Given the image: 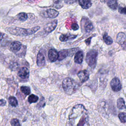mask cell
<instances>
[{
    "mask_svg": "<svg viewBox=\"0 0 126 126\" xmlns=\"http://www.w3.org/2000/svg\"><path fill=\"white\" fill-rule=\"evenodd\" d=\"M48 59L51 62H55L58 60V52L54 49H51L48 51Z\"/></svg>",
    "mask_w": 126,
    "mask_h": 126,
    "instance_id": "9c48e42d",
    "label": "cell"
},
{
    "mask_svg": "<svg viewBox=\"0 0 126 126\" xmlns=\"http://www.w3.org/2000/svg\"><path fill=\"white\" fill-rule=\"evenodd\" d=\"M81 26L85 32H89L92 31L94 29V26L91 22L87 17H83L81 22Z\"/></svg>",
    "mask_w": 126,
    "mask_h": 126,
    "instance_id": "5b68a950",
    "label": "cell"
},
{
    "mask_svg": "<svg viewBox=\"0 0 126 126\" xmlns=\"http://www.w3.org/2000/svg\"><path fill=\"white\" fill-rule=\"evenodd\" d=\"M68 118L69 126H89L88 112L82 104L75 105Z\"/></svg>",
    "mask_w": 126,
    "mask_h": 126,
    "instance_id": "6da1fadb",
    "label": "cell"
},
{
    "mask_svg": "<svg viewBox=\"0 0 126 126\" xmlns=\"http://www.w3.org/2000/svg\"><path fill=\"white\" fill-rule=\"evenodd\" d=\"M21 92L25 95H29L31 94V89L28 86H22L20 88Z\"/></svg>",
    "mask_w": 126,
    "mask_h": 126,
    "instance_id": "d4e9b609",
    "label": "cell"
},
{
    "mask_svg": "<svg viewBox=\"0 0 126 126\" xmlns=\"http://www.w3.org/2000/svg\"><path fill=\"white\" fill-rule=\"evenodd\" d=\"M76 1H77V0H64V2L68 4H72L74 2H75Z\"/></svg>",
    "mask_w": 126,
    "mask_h": 126,
    "instance_id": "4dcf8cb0",
    "label": "cell"
},
{
    "mask_svg": "<svg viewBox=\"0 0 126 126\" xmlns=\"http://www.w3.org/2000/svg\"><path fill=\"white\" fill-rule=\"evenodd\" d=\"M76 37H77V35L71 34L70 33L62 34L59 37V39L60 41L62 42H64V41H67L69 40L74 39Z\"/></svg>",
    "mask_w": 126,
    "mask_h": 126,
    "instance_id": "9a60e30c",
    "label": "cell"
},
{
    "mask_svg": "<svg viewBox=\"0 0 126 126\" xmlns=\"http://www.w3.org/2000/svg\"><path fill=\"white\" fill-rule=\"evenodd\" d=\"M98 52L95 50H91L89 51L86 57V61L88 64L91 67H94L96 63Z\"/></svg>",
    "mask_w": 126,
    "mask_h": 126,
    "instance_id": "277c9868",
    "label": "cell"
},
{
    "mask_svg": "<svg viewBox=\"0 0 126 126\" xmlns=\"http://www.w3.org/2000/svg\"><path fill=\"white\" fill-rule=\"evenodd\" d=\"M59 12L54 9H48L45 12L44 16L45 17H48L50 18H54L57 17L59 15Z\"/></svg>",
    "mask_w": 126,
    "mask_h": 126,
    "instance_id": "30bf717a",
    "label": "cell"
},
{
    "mask_svg": "<svg viewBox=\"0 0 126 126\" xmlns=\"http://www.w3.org/2000/svg\"><path fill=\"white\" fill-rule=\"evenodd\" d=\"M117 42L121 45H123L126 43V35L123 32H119L117 36Z\"/></svg>",
    "mask_w": 126,
    "mask_h": 126,
    "instance_id": "5bb4252c",
    "label": "cell"
},
{
    "mask_svg": "<svg viewBox=\"0 0 126 126\" xmlns=\"http://www.w3.org/2000/svg\"><path fill=\"white\" fill-rule=\"evenodd\" d=\"M79 5L83 9H88L91 7L92 3L91 0H78Z\"/></svg>",
    "mask_w": 126,
    "mask_h": 126,
    "instance_id": "e0dca14e",
    "label": "cell"
},
{
    "mask_svg": "<svg viewBox=\"0 0 126 126\" xmlns=\"http://www.w3.org/2000/svg\"><path fill=\"white\" fill-rule=\"evenodd\" d=\"M40 27L37 26L30 29H25L17 27H11L7 28V31L11 34L17 36H27L32 35L39 30Z\"/></svg>",
    "mask_w": 126,
    "mask_h": 126,
    "instance_id": "7a4b0ae2",
    "label": "cell"
},
{
    "mask_svg": "<svg viewBox=\"0 0 126 126\" xmlns=\"http://www.w3.org/2000/svg\"><path fill=\"white\" fill-rule=\"evenodd\" d=\"M38 97L37 95H35L33 94H31L28 97V101L30 104L35 103L38 101Z\"/></svg>",
    "mask_w": 126,
    "mask_h": 126,
    "instance_id": "cb8c5ba5",
    "label": "cell"
},
{
    "mask_svg": "<svg viewBox=\"0 0 126 126\" xmlns=\"http://www.w3.org/2000/svg\"><path fill=\"white\" fill-rule=\"evenodd\" d=\"M118 117L122 123H126V113L121 112L119 113Z\"/></svg>",
    "mask_w": 126,
    "mask_h": 126,
    "instance_id": "484cf974",
    "label": "cell"
},
{
    "mask_svg": "<svg viewBox=\"0 0 126 126\" xmlns=\"http://www.w3.org/2000/svg\"><path fill=\"white\" fill-rule=\"evenodd\" d=\"M77 48H76L68 49V53H69L68 56H70V57L74 55V54L77 51Z\"/></svg>",
    "mask_w": 126,
    "mask_h": 126,
    "instance_id": "83f0119b",
    "label": "cell"
},
{
    "mask_svg": "<svg viewBox=\"0 0 126 126\" xmlns=\"http://www.w3.org/2000/svg\"><path fill=\"white\" fill-rule=\"evenodd\" d=\"M36 63L38 66H43L45 63V59L43 54L39 52L37 55L36 58Z\"/></svg>",
    "mask_w": 126,
    "mask_h": 126,
    "instance_id": "4fadbf2b",
    "label": "cell"
},
{
    "mask_svg": "<svg viewBox=\"0 0 126 126\" xmlns=\"http://www.w3.org/2000/svg\"><path fill=\"white\" fill-rule=\"evenodd\" d=\"M78 87V84L70 78H66L63 82V88L67 94L71 95L74 93Z\"/></svg>",
    "mask_w": 126,
    "mask_h": 126,
    "instance_id": "3957f363",
    "label": "cell"
},
{
    "mask_svg": "<svg viewBox=\"0 0 126 126\" xmlns=\"http://www.w3.org/2000/svg\"><path fill=\"white\" fill-rule=\"evenodd\" d=\"M110 85L112 89L114 92H119L122 89V85L120 81L116 77L112 79L110 83Z\"/></svg>",
    "mask_w": 126,
    "mask_h": 126,
    "instance_id": "8992f818",
    "label": "cell"
},
{
    "mask_svg": "<svg viewBox=\"0 0 126 126\" xmlns=\"http://www.w3.org/2000/svg\"><path fill=\"white\" fill-rule=\"evenodd\" d=\"M77 76L82 83H84L87 81L89 78V74L86 70L80 71L77 73Z\"/></svg>",
    "mask_w": 126,
    "mask_h": 126,
    "instance_id": "7c38bea8",
    "label": "cell"
},
{
    "mask_svg": "<svg viewBox=\"0 0 126 126\" xmlns=\"http://www.w3.org/2000/svg\"><path fill=\"white\" fill-rule=\"evenodd\" d=\"M118 11L120 13L126 15V7H119Z\"/></svg>",
    "mask_w": 126,
    "mask_h": 126,
    "instance_id": "f1b7e54d",
    "label": "cell"
},
{
    "mask_svg": "<svg viewBox=\"0 0 126 126\" xmlns=\"http://www.w3.org/2000/svg\"><path fill=\"white\" fill-rule=\"evenodd\" d=\"M6 101L4 99H1L0 100V106H3L6 104Z\"/></svg>",
    "mask_w": 126,
    "mask_h": 126,
    "instance_id": "d6a6232c",
    "label": "cell"
},
{
    "mask_svg": "<svg viewBox=\"0 0 126 126\" xmlns=\"http://www.w3.org/2000/svg\"><path fill=\"white\" fill-rule=\"evenodd\" d=\"M22 47V44L21 42L18 41H15L12 42L10 44V49L12 52L14 53H16L21 50Z\"/></svg>",
    "mask_w": 126,
    "mask_h": 126,
    "instance_id": "ba28073f",
    "label": "cell"
},
{
    "mask_svg": "<svg viewBox=\"0 0 126 126\" xmlns=\"http://www.w3.org/2000/svg\"><path fill=\"white\" fill-rule=\"evenodd\" d=\"M30 71L26 67H21L18 72V75L22 79L28 78L29 76Z\"/></svg>",
    "mask_w": 126,
    "mask_h": 126,
    "instance_id": "8fae6325",
    "label": "cell"
},
{
    "mask_svg": "<svg viewBox=\"0 0 126 126\" xmlns=\"http://www.w3.org/2000/svg\"><path fill=\"white\" fill-rule=\"evenodd\" d=\"M103 39L107 45H111L113 43V40L112 38L107 34V32L104 33L103 35Z\"/></svg>",
    "mask_w": 126,
    "mask_h": 126,
    "instance_id": "7402d4cb",
    "label": "cell"
},
{
    "mask_svg": "<svg viewBox=\"0 0 126 126\" xmlns=\"http://www.w3.org/2000/svg\"><path fill=\"white\" fill-rule=\"evenodd\" d=\"M71 29L74 31H76L79 29V26L76 23H73L71 25Z\"/></svg>",
    "mask_w": 126,
    "mask_h": 126,
    "instance_id": "f546056e",
    "label": "cell"
},
{
    "mask_svg": "<svg viewBox=\"0 0 126 126\" xmlns=\"http://www.w3.org/2000/svg\"><path fill=\"white\" fill-rule=\"evenodd\" d=\"M58 24L57 20H54L48 23H47L44 27V31L47 33L51 32L57 27Z\"/></svg>",
    "mask_w": 126,
    "mask_h": 126,
    "instance_id": "52a82bcc",
    "label": "cell"
},
{
    "mask_svg": "<svg viewBox=\"0 0 126 126\" xmlns=\"http://www.w3.org/2000/svg\"><path fill=\"white\" fill-rule=\"evenodd\" d=\"M84 58V54L82 51H78L77 52L74 56V61L75 63L80 64L82 63Z\"/></svg>",
    "mask_w": 126,
    "mask_h": 126,
    "instance_id": "2e32d148",
    "label": "cell"
},
{
    "mask_svg": "<svg viewBox=\"0 0 126 126\" xmlns=\"http://www.w3.org/2000/svg\"><path fill=\"white\" fill-rule=\"evenodd\" d=\"M68 49H63L58 52V60L62 61L65 59L67 56H68Z\"/></svg>",
    "mask_w": 126,
    "mask_h": 126,
    "instance_id": "ac0fdd59",
    "label": "cell"
},
{
    "mask_svg": "<svg viewBox=\"0 0 126 126\" xmlns=\"http://www.w3.org/2000/svg\"><path fill=\"white\" fill-rule=\"evenodd\" d=\"M10 124L11 126H21L19 121L17 119H13L11 120Z\"/></svg>",
    "mask_w": 126,
    "mask_h": 126,
    "instance_id": "4316f807",
    "label": "cell"
},
{
    "mask_svg": "<svg viewBox=\"0 0 126 126\" xmlns=\"http://www.w3.org/2000/svg\"><path fill=\"white\" fill-rule=\"evenodd\" d=\"M117 107L120 109H126L125 100L123 98H119L117 100Z\"/></svg>",
    "mask_w": 126,
    "mask_h": 126,
    "instance_id": "44dd1931",
    "label": "cell"
},
{
    "mask_svg": "<svg viewBox=\"0 0 126 126\" xmlns=\"http://www.w3.org/2000/svg\"><path fill=\"white\" fill-rule=\"evenodd\" d=\"M108 6L112 10H116L118 7V2L116 0H107L106 1Z\"/></svg>",
    "mask_w": 126,
    "mask_h": 126,
    "instance_id": "d6986e66",
    "label": "cell"
},
{
    "mask_svg": "<svg viewBox=\"0 0 126 126\" xmlns=\"http://www.w3.org/2000/svg\"><path fill=\"white\" fill-rule=\"evenodd\" d=\"M16 18L17 20H18L20 21L24 22L27 20L28 14L25 12H21L16 15Z\"/></svg>",
    "mask_w": 126,
    "mask_h": 126,
    "instance_id": "ffe728a7",
    "label": "cell"
},
{
    "mask_svg": "<svg viewBox=\"0 0 126 126\" xmlns=\"http://www.w3.org/2000/svg\"><path fill=\"white\" fill-rule=\"evenodd\" d=\"M92 37H93V36H91V37H90L89 38H87V39H86V40H85V42L87 46H89V45H90L91 41V39H92Z\"/></svg>",
    "mask_w": 126,
    "mask_h": 126,
    "instance_id": "1f68e13d",
    "label": "cell"
},
{
    "mask_svg": "<svg viewBox=\"0 0 126 126\" xmlns=\"http://www.w3.org/2000/svg\"><path fill=\"white\" fill-rule=\"evenodd\" d=\"M9 103L13 107H16L18 105V101L16 98L13 96H10L8 98Z\"/></svg>",
    "mask_w": 126,
    "mask_h": 126,
    "instance_id": "603a6c76",
    "label": "cell"
},
{
    "mask_svg": "<svg viewBox=\"0 0 126 126\" xmlns=\"http://www.w3.org/2000/svg\"><path fill=\"white\" fill-rule=\"evenodd\" d=\"M3 37V34L0 32V41L2 39Z\"/></svg>",
    "mask_w": 126,
    "mask_h": 126,
    "instance_id": "836d02e7",
    "label": "cell"
}]
</instances>
